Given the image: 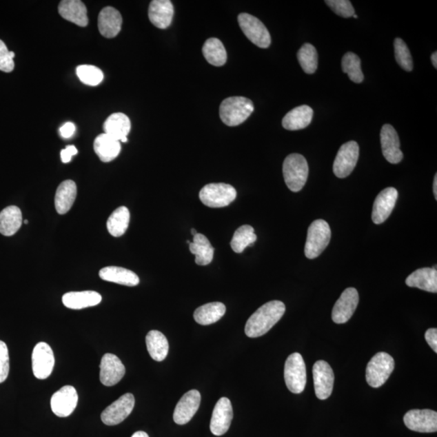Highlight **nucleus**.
I'll use <instances>...</instances> for the list:
<instances>
[{
  "label": "nucleus",
  "instance_id": "nucleus-1",
  "mask_svg": "<svg viewBox=\"0 0 437 437\" xmlns=\"http://www.w3.org/2000/svg\"><path fill=\"white\" fill-rule=\"evenodd\" d=\"M285 311V305L280 301H272L264 304L250 316L246 323V336L250 338L264 336L282 318Z\"/></svg>",
  "mask_w": 437,
  "mask_h": 437
},
{
  "label": "nucleus",
  "instance_id": "nucleus-2",
  "mask_svg": "<svg viewBox=\"0 0 437 437\" xmlns=\"http://www.w3.org/2000/svg\"><path fill=\"white\" fill-rule=\"evenodd\" d=\"M252 101L244 96H232L222 101L220 116L222 122L229 127L243 123L254 112Z\"/></svg>",
  "mask_w": 437,
  "mask_h": 437
},
{
  "label": "nucleus",
  "instance_id": "nucleus-3",
  "mask_svg": "<svg viewBox=\"0 0 437 437\" xmlns=\"http://www.w3.org/2000/svg\"><path fill=\"white\" fill-rule=\"evenodd\" d=\"M283 174L288 189L292 192H301L309 176V165L305 158L297 153L287 156L283 161Z\"/></svg>",
  "mask_w": 437,
  "mask_h": 437
},
{
  "label": "nucleus",
  "instance_id": "nucleus-4",
  "mask_svg": "<svg viewBox=\"0 0 437 437\" xmlns=\"http://www.w3.org/2000/svg\"><path fill=\"white\" fill-rule=\"evenodd\" d=\"M332 238V231L328 223L317 220L310 225L305 246V256L309 259L318 258L327 247Z\"/></svg>",
  "mask_w": 437,
  "mask_h": 437
},
{
  "label": "nucleus",
  "instance_id": "nucleus-5",
  "mask_svg": "<svg viewBox=\"0 0 437 437\" xmlns=\"http://www.w3.org/2000/svg\"><path fill=\"white\" fill-rule=\"evenodd\" d=\"M394 366V358L388 353H376L367 365V383L373 388L383 387L393 373Z\"/></svg>",
  "mask_w": 437,
  "mask_h": 437
},
{
  "label": "nucleus",
  "instance_id": "nucleus-6",
  "mask_svg": "<svg viewBox=\"0 0 437 437\" xmlns=\"http://www.w3.org/2000/svg\"><path fill=\"white\" fill-rule=\"evenodd\" d=\"M236 197V189L225 183L207 184L199 192V199L204 205L212 208L229 206Z\"/></svg>",
  "mask_w": 437,
  "mask_h": 437
},
{
  "label": "nucleus",
  "instance_id": "nucleus-7",
  "mask_svg": "<svg viewBox=\"0 0 437 437\" xmlns=\"http://www.w3.org/2000/svg\"><path fill=\"white\" fill-rule=\"evenodd\" d=\"M285 380L287 387L294 394L304 392L306 385V366L300 353H292L285 362Z\"/></svg>",
  "mask_w": 437,
  "mask_h": 437
},
{
  "label": "nucleus",
  "instance_id": "nucleus-8",
  "mask_svg": "<svg viewBox=\"0 0 437 437\" xmlns=\"http://www.w3.org/2000/svg\"><path fill=\"white\" fill-rule=\"evenodd\" d=\"M241 30L251 43L260 48H268L272 43L271 35L263 23L248 13H241L238 18Z\"/></svg>",
  "mask_w": 437,
  "mask_h": 437
},
{
  "label": "nucleus",
  "instance_id": "nucleus-9",
  "mask_svg": "<svg viewBox=\"0 0 437 437\" xmlns=\"http://www.w3.org/2000/svg\"><path fill=\"white\" fill-rule=\"evenodd\" d=\"M360 148L356 141L343 144L334 160L333 171L338 179H345L354 170L359 158Z\"/></svg>",
  "mask_w": 437,
  "mask_h": 437
},
{
  "label": "nucleus",
  "instance_id": "nucleus-10",
  "mask_svg": "<svg viewBox=\"0 0 437 437\" xmlns=\"http://www.w3.org/2000/svg\"><path fill=\"white\" fill-rule=\"evenodd\" d=\"M54 366V356L49 344L41 342L32 351V367L36 378L44 380L52 374Z\"/></svg>",
  "mask_w": 437,
  "mask_h": 437
},
{
  "label": "nucleus",
  "instance_id": "nucleus-11",
  "mask_svg": "<svg viewBox=\"0 0 437 437\" xmlns=\"http://www.w3.org/2000/svg\"><path fill=\"white\" fill-rule=\"evenodd\" d=\"M404 424L408 429L422 434H431L437 431V413L429 409L411 410L403 417Z\"/></svg>",
  "mask_w": 437,
  "mask_h": 437
},
{
  "label": "nucleus",
  "instance_id": "nucleus-12",
  "mask_svg": "<svg viewBox=\"0 0 437 437\" xmlns=\"http://www.w3.org/2000/svg\"><path fill=\"white\" fill-rule=\"evenodd\" d=\"M134 397L132 394H125L101 413V420L105 425H119L127 418L133 411Z\"/></svg>",
  "mask_w": 437,
  "mask_h": 437
},
{
  "label": "nucleus",
  "instance_id": "nucleus-13",
  "mask_svg": "<svg viewBox=\"0 0 437 437\" xmlns=\"http://www.w3.org/2000/svg\"><path fill=\"white\" fill-rule=\"evenodd\" d=\"M313 376L316 396L320 400L331 396L334 383V371L324 360H318L313 367Z\"/></svg>",
  "mask_w": 437,
  "mask_h": 437
},
{
  "label": "nucleus",
  "instance_id": "nucleus-14",
  "mask_svg": "<svg viewBox=\"0 0 437 437\" xmlns=\"http://www.w3.org/2000/svg\"><path fill=\"white\" fill-rule=\"evenodd\" d=\"M359 304V294L354 287L343 291L332 310V320L337 324L346 323L354 314Z\"/></svg>",
  "mask_w": 437,
  "mask_h": 437
},
{
  "label": "nucleus",
  "instance_id": "nucleus-15",
  "mask_svg": "<svg viewBox=\"0 0 437 437\" xmlns=\"http://www.w3.org/2000/svg\"><path fill=\"white\" fill-rule=\"evenodd\" d=\"M78 403L77 389L72 385H65L53 394L50 400L51 410L59 417L71 416Z\"/></svg>",
  "mask_w": 437,
  "mask_h": 437
},
{
  "label": "nucleus",
  "instance_id": "nucleus-16",
  "mask_svg": "<svg viewBox=\"0 0 437 437\" xmlns=\"http://www.w3.org/2000/svg\"><path fill=\"white\" fill-rule=\"evenodd\" d=\"M201 403V394L196 389L190 390L176 404L174 412V420L176 425H187L199 410Z\"/></svg>",
  "mask_w": 437,
  "mask_h": 437
},
{
  "label": "nucleus",
  "instance_id": "nucleus-17",
  "mask_svg": "<svg viewBox=\"0 0 437 437\" xmlns=\"http://www.w3.org/2000/svg\"><path fill=\"white\" fill-rule=\"evenodd\" d=\"M232 418L234 411L230 400L225 397L218 399L211 420L210 429L212 434L218 436L225 434L230 429Z\"/></svg>",
  "mask_w": 437,
  "mask_h": 437
},
{
  "label": "nucleus",
  "instance_id": "nucleus-18",
  "mask_svg": "<svg viewBox=\"0 0 437 437\" xmlns=\"http://www.w3.org/2000/svg\"><path fill=\"white\" fill-rule=\"evenodd\" d=\"M398 196V190L394 187H388L379 193L375 199L372 213V220L374 224L380 225L387 220L396 204Z\"/></svg>",
  "mask_w": 437,
  "mask_h": 437
},
{
  "label": "nucleus",
  "instance_id": "nucleus-19",
  "mask_svg": "<svg viewBox=\"0 0 437 437\" xmlns=\"http://www.w3.org/2000/svg\"><path fill=\"white\" fill-rule=\"evenodd\" d=\"M125 366L117 356L107 353L102 357L100 365V380L105 387H113L123 379Z\"/></svg>",
  "mask_w": 437,
  "mask_h": 437
},
{
  "label": "nucleus",
  "instance_id": "nucleus-20",
  "mask_svg": "<svg viewBox=\"0 0 437 437\" xmlns=\"http://www.w3.org/2000/svg\"><path fill=\"white\" fill-rule=\"evenodd\" d=\"M381 150L385 159L392 164H398L403 158L400 150L398 134L392 125L385 124L380 131Z\"/></svg>",
  "mask_w": 437,
  "mask_h": 437
},
{
  "label": "nucleus",
  "instance_id": "nucleus-21",
  "mask_svg": "<svg viewBox=\"0 0 437 437\" xmlns=\"http://www.w3.org/2000/svg\"><path fill=\"white\" fill-rule=\"evenodd\" d=\"M174 6L170 0H153L148 8V17L152 24L159 29L168 28L173 21Z\"/></svg>",
  "mask_w": 437,
  "mask_h": 437
},
{
  "label": "nucleus",
  "instance_id": "nucleus-22",
  "mask_svg": "<svg viewBox=\"0 0 437 437\" xmlns=\"http://www.w3.org/2000/svg\"><path fill=\"white\" fill-rule=\"evenodd\" d=\"M122 24L123 17L117 9L106 7L99 13V32L106 39L115 38L122 29Z\"/></svg>",
  "mask_w": 437,
  "mask_h": 437
},
{
  "label": "nucleus",
  "instance_id": "nucleus-23",
  "mask_svg": "<svg viewBox=\"0 0 437 437\" xmlns=\"http://www.w3.org/2000/svg\"><path fill=\"white\" fill-rule=\"evenodd\" d=\"M59 12L63 19L73 24L81 27L88 24L86 6L80 0H63L59 3Z\"/></svg>",
  "mask_w": 437,
  "mask_h": 437
},
{
  "label": "nucleus",
  "instance_id": "nucleus-24",
  "mask_svg": "<svg viewBox=\"0 0 437 437\" xmlns=\"http://www.w3.org/2000/svg\"><path fill=\"white\" fill-rule=\"evenodd\" d=\"M131 121L123 113L111 114L103 125L105 134L122 143L128 142V134L131 131Z\"/></svg>",
  "mask_w": 437,
  "mask_h": 437
},
{
  "label": "nucleus",
  "instance_id": "nucleus-25",
  "mask_svg": "<svg viewBox=\"0 0 437 437\" xmlns=\"http://www.w3.org/2000/svg\"><path fill=\"white\" fill-rule=\"evenodd\" d=\"M406 285L411 287L420 288L432 294L437 292L436 268L425 267L416 270L407 278Z\"/></svg>",
  "mask_w": 437,
  "mask_h": 437
},
{
  "label": "nucleus",
  "instance_id": "nucleus-26",
  "mask_svg": "<svg viewBox=\"0 0 437 437\" xmlns=\"http://www.w3.org/2000/svg\"><path fill=\"white\" fill-rule=\"evenodd\" d=\"M314 110L309 105L296 107L283 119V127L288 131L305 129L312 122Z\"/></svg>",
  "mask_w": 437,
  "mask_h": 437
},
{
  "label": "nucleus",
  "instance_id": "nucleus-27",
  "mask_svg": "<svg viewBox=\"0 0 437 437\" xmlns=\"http://www.w3.org/2000/svg\"><path fill=\"white\" fill-rule=\"evenodd\" d=\"M102 297L94 291L71 292L64 294L63 303L68 309H82L99 305Z\"/></svg>",
  "mask_w": 437,
  "mask_h": 437
},
{
  "label": "nucleus",
  "instance_id": "nucleus-28",
  "mask_svg": "<svg viewBox=\"0 0 437 437\" xmlns=\"http://www.w3.org/2000/svg\"><path fill=\"white\" fill-rule=\"evenodd\" d=\"M77 188L75 181L66 180L59 185L55 194L54 204L57 211L60 215H64L72 208L75 202Z\"/></svg>",
  "mask_w": 437,
  "mask_h": 437
},
{
  "label": "nucleus",
  "instance_id": "nucleus-29",
  "mask_svg": "<svg viewBox=\"0 0 437 437\" xmlns=\"http://www.w3.org/2000/svg\"><path fill=\"white\" fill-rule=\"evenodd\" d=\"M99 276L105 281L128 287L137 286L139 283V278L136 273L119 267L102 268L99 272Z\"/></svg>",
  "mask_w": 437,
  "mask_h": 437
},
{
  "label": "nucleus",
  "instance_id": "nucleus-30",
  "mask_svg": "<svg viewBox=\"0 0 437 437\" xmlns=\"http://www.w3.org/2000/svg\"><path fill=\"white\" fill-rule=\"evenodd\" d=\"M94 148L100 160L105 163L114 160L121 152L120 142L105 133L96 138Z\"/></svg>",
  "mask_w": 437,
  "mask_h": 437
},
{
  "label": "nucleus",
  "instance_id": "nucleus-31",
  "mask_svg": "<svg viewBox=\"0 0 437 437\" xmlns=\"http://www.w3.org/2000/svg\"><path fill=\"white\" fill-rule=\"evenodd\" d=\"M190 250L195 255V263L199 266H207L212 262L214 248L206 236L197 234L193 236V243H190Z\"/></svg>",
  "mask_w": 437,
  "mask_h": 437
},
{
  "label": "nucleus",
  "instance_id": "nucleus-32",
  "mask_svg": "<svg viewBox=\"0 0 437 437\" xmlns=\"http://www.w3.org/2000/svg\"><path fill=\"white\" fill-rule=\"evenodd\" d=\"M226 313V307L221 302H212L199 307L194 311L195 322L200 325H208L216 323L221 320Z\"/></svg>",
  "mask_w": 437,
  "mask_h": 437
},
{
  "label": "nucleus",
  "instance_id": "nucleus-33",
  "mask_svg": "<svg viewBox=\"0 0 437 437\" xmlns=\"http://www.w3.org/2000/svg\"><path fill=\"white\" fill-rule=\"evenodd\" d=\"M22 225V213L17 206L8 207L0 212V234L6 236L16 234Z\"/></svg>",
  "mask_w": 437,
  "mask_h": 437
},
{
  "label": "nucleus",
  "instance_id": "nucleus-34",
  "mask_svg": "<svg viewBox=\"0 0 437 437\" xmlns=\"http://www.w3.org/2000/svg\"><path fill=\"white\" fill-rule=\"evenodd\" d=\"M148 352L153 360L161 362L165 359L169 353V343L161 332L151 331L146 336Z\"/></svg>",
  "mask_w": 437,
  "mask_h": 437
},
{
  "label": "nucleus",
  "instance_id": "nucleus-35",
  "mask_svg": "<svg viewBox=\"0 0 437 437\" xmlns=\"http://www.w3.org/2000/svg\"><path fill=\"white\" fill-rule=\"evenodd\" d=\"M130 212L127 207H120L111 214L107 221V230L114 238L122 236L127 232L130 223Z\"/></svg>",
  "mask_w": 437,
  "mask_h": 437
},
{
  "label": "nucleus",
  "instance_id": "nucleus-36",
  "mask_svg": "<svg viewBox=\"0 0 437 437\" xmlns=\"http://www.w3.org/2000/svg\"><path fill=\"white\" fill-rule=\"evenodd\" d=\"M203 54L207 61L216 67H221L227 61V52L221 40L209 39L203 46Z\"/></svg>",
  "mask_w": 437,
  "mask_h": 437
},
{
  "label": "nucleus",
  "instance_id": "nucleus-37",
  "mask_svg": "<svg viewBox=\"0 0 437 437\" xmlns=\"http://www.w3.org/2000/svg\"><path fill=\"white\" fill-rule=\"evenodd\" d=\"M256 241L257 235L254 234V227L245 225L235 231L230 245L235 253L241 254L246 247L253 245Z\"/></svg>",
  "mask_w": 437,
  "mask_h": 437
},
{
  "label": "nucleus",
  "instance_id": "nucleus-38",
  "mask_svg": "<svg viewBox=\"0 0 437 437\" xmlns=\"http://www.w3.org/2000/svg\"><path fill=\"white\" fill-rule=\"evenodd\" d=\"M297 59L303 71L307 74H314L318 66V57L314 46L305 43L297 53Z\"/></svg>",
  "mask_w": 437,
  "mask_h": 437
},
{
  "label": "nucleus",
  "instance_id": "nucleus-39",
  "mask_svg": "<svg viewBox=\"0 0 437 437\" xmlns=\"http://www.w3.org/2000/svg\"><path fill=\"white\" fill-rule=\"evenodd\" d=\"M342 69L352 82L360 83L364 81L360 59L356 54L348 52L344 55L342 59Z\"/></svg>",
  "mask_w": 437,
  "mask_h": 437
},
{
  "label": "nucleus",
  "instance_id": "nucleus-40",
  "mask_svg": "<svg viewBox=\"0 0 437 437\" xmlns=\"http://www.w3.org/2000/svg\"><path fill=\"white\" fill-rule=\"evenodd\" d=\"M77 74L82 83L90 86H96L103 81L101 70L92 65H81L77 68Z\"/></svg>",
  "mask_w": 437,
  "mask_h": 437
},
{
  "label": "nucleus",
  "instance_id": "nucleus-41",
  "mask_svg": "<svg viewBox=\"0 0 437 437\" xmlns=\"http://www.w3.org/2000/svg\"><path fill=\"white\" fill-rule=\"evenodd\" d=\"M395 59L399 66L407 72H411L413 69V60L410 50L407 45L401 39H396L394 41Z\"/></svg>",
  "mask_w": 437,
  "mask_h": 437
},
{
  "label": "nucleus",
  "instance_id": "nucleus-42",
  "mask_svg": "<svg viewBox=\"0 0 437 437\" xmlns=\"http://www.w3.org/2000/svg\"><path fill=\"white\" fill-rule=\"evenodd\" d=\"M325 3L338 16L349 18L355 15V9L348 0H327Z\"/></svg>",
  "mask_w": 437,
  "mask_h": 437
},
{
  "label": "nucleus",
  "instance_id": "nucleus-43",
  "mask_svg": "<svg viewBox=\"0 0 437 437\" xmlns=\"http://www.w3.org/2000/svg\"><path fill=\"white\" fill-rule=\"evenodd\" d=\"M9 354L7 344L0 341V383H4L9 374Z\"/></svg>",
  "mask_w": 437,
  "mask_h": 437
},
{
  "label": "nucleus",
  "instance_id": "nucleus-44",
  "mask_svg": "<svg viewBox=\"0 0 437 437\" xmlns=\"http://www.w3.org/2000/svg\"><path fill=\"white\" fill-rule=\"evenodd\" d=\"M15 63L10 55V51L7 48L3 41L0 40V71L11 72L13 71Z\"/></svg>",
  "mask_w": 437,
  "mask_h": 437
},
{
  "label": "nucleus",
  "instance_id": "nucleus-45",
  "mask_svg": "<svg viewBox=\"0 0 437 437\" xmlns=\"http://www.w3.org/2000/svg\"><path fill=\"white\" fill-rule=\"evenodd\" d=\"M425 339L434 352H437V329L431 328L425 333Z\"/></svg>",
  "mask_w": 437,
  "mask_h": 437
},
{
  "label": "nucleus",
  "instance_id": "nucleus-46",
  "mask_svg": "<svg viewBox=\"0 0 437 437\" xmlns=\"http://www.w3.org/2000/svg\"><path fill=\"white\" fill-rule=\"evenodd\" d=\"M78 150L77 148L73 145L67 146L61 151V159L65 164L71 161L72 157L77 155Z\"/></svg>",
  "mask_w": 437,
  "mask_h": 437
},
{
  "label": "nucleus",
  "instance_id": "nucleus-47",
  "mask_svg": "<svg viewBox=\"0 0 437 437\" xmlns=\"http://www.w3.org/2000/svg\"><path fill=\"white\" fill-rule=\"evenodd\" d=\"M76 132V125L72 123H65L61 128H60V134L64 139L71 138L74 133Z\"/></svg>",
  "mask_w": 437,
  "mask_h": 437
},
{
  "label": "nucleus",
  "instance_id": "nucleus-48",
  "mask_svg": "<svg viewBox=\"0 0 437 437\" xmlns=\"http://www.w3.org/2000/svg\"><path fill=\"white\" fill-rule=\"evenodd\" d=\"M132 437H150V436H148L145 431H139L134 432Z\"/></svg>",
  "mask_w": 437,
  "mask_h": 437
},
{
  "label": "nucleus",
  "instance_id": "nucleus-49",
  "mask_svg": "<svg viewBox=\"0 0 437 437\" xmlns=\"http://www.w3.org/2000/svg\"><path fill=\"white\" fill-rule=\"evenodd\" d=\"M432 65H434V68L436 69L437 68V52L435 51L434 54H431V57Z\"/></svg>",
  "mask_w": 437,
  "mask_h": 437
},
{
  "label": "nucleus",
  "instance_id": "nucleus-50",
  "mask_svg": "<svg viewBox=\"0 0 437 437\" xmlns=\"http://www.w3.org/2000/svg\"><path fill=\"white\" fill-rule=\"evenodd\" d=\"M434 193L435 195L436 200H437V174L435 175V178H434Z\"/></svg>",
  "mask_w": 437,
  "mask_h": 437
},
{
  "label": "nucleus",
  "instance_id": "nucleus-51",
  "mask_svg": "<svg viewBox=\"0 0 437 437\" xmlns=\"http://www.w3.org/2000/svg\"><path fill=\"white\" fill-rule=\"evenodd\" d=\"M198 234L197 231L195 230H192V234L194 236Z\"/></svg>",
  "mask_w": 437,
  "mask_h": 437
},
{
  "label": "nucleus",
  "instance_id": "nucleus-52",
  "mask_svg": "<svg viewBox=\"0 0 437 437\" xmlns=\"http://www.w3.org/2000/svg\"><path fill=\"white\" fill-rule=\"evenodd\" d=\"M10 55L12 59H14V57H15V53H14L13 51H10Z\"/></svg>",
  "mask_w": 437,
  "mask_h": 437
},
{
  "label": "nucleus",
  "instance_id": "nucleus-53",
  "mask_svg": "<svg viewBox=\"0 0 437 437\" xmlns=\"http://www.w3.org/2000/svg\"><path fill=\"white\" fill-rule=\"evenodd\" d=\"M24 223H25V224H26V225H27V224H28V223H29V221H28L27 220H26V221H24Z\"/></svg>",
  "mask_w": 437,
  "mask_h": 437
},
{
  "label": "nucleus",
  "instance_id": "nucleus-54",
  "mask_svg": "<svg viewBox=\"0 0 437 437\" xmlns=\"http://www.w3.org/2000/svg\"><path fill=\"white\" fill-rule=\"evenodd\" d=\"M353 17L357 18L358 17H357V15H354V16H353Z\"/></svg>",
  "mask_w": 437,
  "mask_h": 437
}]
</instances>
